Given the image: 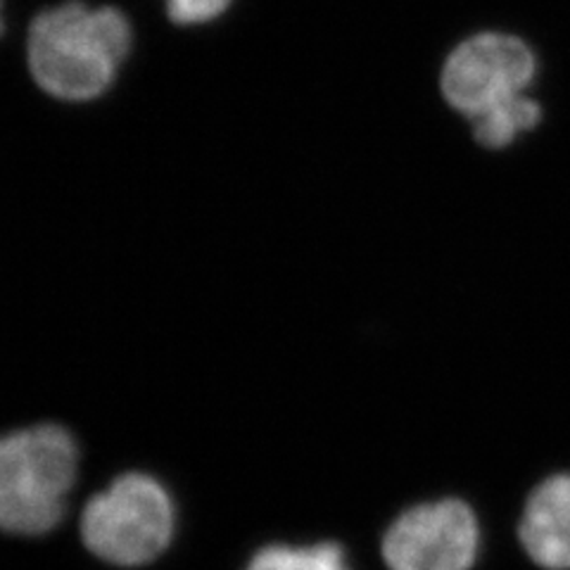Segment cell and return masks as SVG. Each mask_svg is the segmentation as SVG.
I'll return each instance as SVG.
<instances>
[{
  "mask_svg": "<svg viewBox=\"0 0 570 570\" xmlns=\"http://www.w3.org/2000/svg\"><path fill=\"white\" fill-rule=\"evenodd\" d=\"M234 0H165L167 17L176 27H200L219 20Z\"/></svg>",
  "mask_w": 570,
  "mask_h": 570,
  "instance_id": "9c48e42d",
  "label": "cell"
},
{
  "mask_svg": "<svg viewBox=\"0 0 570 570\" xmlns=\"http://www.w3.org/2000/svg\"><path fill=\"white\" fill-rule=\"evenodd\" d=\"M6 31V0H0V36Z\"/></svg>",
  "mask_w": 570,
  "mask_h": 570,
  "instance_id": "30bf717a",
  "label": "cell"
},
{
  "mask_svg": "<svg viewBox=\"0 0 570 570\" xmlns=\"http://www.w3.org/2000/svg\"><path fill=\"white\" fill-rule=\"evenodd\" d=\"M542 119V107L530 94L494 107L488 115L473 119V136L480 146L499 150L511 146L523 134L532 131Z\"/></svg>",
  "mask_w": 570,
  "mask_h": 570,
  "instance_id": "52a82bcc",
  "label": "cell"
},
{
  "mask_svg": "<svg viewBox=\"0 0 570 570\" xmlns=\"http://www.w3.org/2000/svg\"><path fill=\"white\" fill-rule=\"evenodd\" d=\"M134 48V27L115 6L67 0L39 12L27 29L33 83L62 102H91L110 91Z\"/></svg>",
  "mask_w": 570,
  "mask_h": 570,
  "instance_id": "6da1fadb",
  "label": "cell"
},
{
  "mask_svg": "<svg viewBox=\"0 0 570 570\" xmlns=\"http://www.w3.org/2000/svg\"><path fill=\"white\" fill-rule=\"evenodd\" d=\"M245 570H352L347 551L337 542H318L312 547L269 544L249 559Z\"/></svg>",
  "mask_w": 570,
  "mask_h": 570,
  "instance_id": "ba28073f",
  "label": "cell"
},
{
  "mask_svg": "<svg viewBox=\"0 0 570 570\" xmlns=\"http://www.w3.org/2000/svg\"><path fill=\"white\" fill-rule=\"evenodd\" d=\"M538 77L532 48L511 33L485 31L461 41L442 65L440 88L469 121L530 91Z\"/></svg>",
  "mask_w": 570,
  "mask_h": 570,
  "instance_id": "277c9868",
  "label": "cell"
},
{
  "mask_svg": "<svg viewBox=\"0 0 570 570\" xmlns=\"http://www.w3.org/2000/svg\"><path fill=\"white\" fill-rule=\"evenodd\" d=\"M77 473V440L58 423L0 435V530L24 538L56 530Z\"/></svg>",
  "mask_w": 570,
  "mask_h": 570,
  "instance_id": "7a4b0ae2",
  "label": "cell"
},
{
  "mask_svg": "<svg viewBox=\"0 0 570 570\" xmlns=\"http://www.w3.org/2000/svg\"><path fill=\"white\" fill-rule=\"evenodd\" d=\"M176 511L171 494L148 473H124L88 499L81 511V540L110 566L153 563L171 544Z\"/></svg>",
  "mask_w": 570,
  "mask_h": 570,
  "instance_id": "3957f363",
  "label": "cell"
},
{
  "mask_svg": "<svg viewBox=\"0 0 570 570\" xmlns=\"http://www.w3.org/2000/svg\"><path fill=\"white\" fill-rule=\"evenodd\" d=\"M521 542L547 570H570V475H554L528 499Z\"/></svg>",
  "mask_w": 570,
  "mask_h": 570,
  "instance_id": "8992f818",
  "label": "cell"
},
{
  "mask_svg": "<svg viewBox=\"0 0 570 570\" xmlns=\"http://www.w3.org/2000/svg\"><path fill=\"white\" fill-rule=\"evenodd\" d=\"M478 544L475 513L440 499L400 513L383 538V559L390 570H471Z\"/></svg>",
  "mask_w": 570,
  "mask_h": 570,
  "instance_id": "5b68a950",
  "label": "cell"
}]
</instances>
